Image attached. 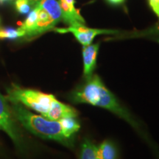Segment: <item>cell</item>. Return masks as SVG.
I'll use <instances>...</instances> for the list:
<instances>
[{
	"label": "cell",
	"instance_id": "obj_4",
	"mask_svg": "<svg viewBox=\"0 0 159 159\" xmlns=\"http://www.w3.org/2000/svg\"><path fill=\"white\" fill-rule=\"evenodd\" d=\"M7 101V99L0 94V128L11 137L18 148L22 149V136L16 124L15 118Z\"/></svg>",
	"mask_w": 159,
	"mask_h": 159
},
{
	"label": "cell",
	"instance_id": "obj_20",
	"mask_svg": "<svg viewBox=\"0 0 159 159\" xmlns=\"http://www.w3.org/2000/svg\"><path fill=\"white\" fill-rule=\"evenodd\" d=\"M8 1H11V0H0V3L2 4L4 2H8Z\"/></svg>",
	"mask_w": 159,
	"mask_h": 159
},
{
	"label": "cell",
	"instance_id": "obj_16",
	"mask_svg": "<svg viewBox=\"0 0 159 159\" xmlns=\"http://www.w3.org/2000/svg\"><path fill=\"white\" fill-rule=\"evenodd\" d=\"M148 5L159 20V0H148Z\"/></svg>",
	"mask_w": 159,
	"mask_h": 159
},
{
	"label": "cell",
	"instance_id": "obj_12",
	"mask_svg": "<svg viewBox=\"0 0 159 159\" xmlns=\"http://www.w3.org/2000/svg\"><path fill=\"white\" fill-rule=\"evenodd\" d=\"M38 22V10L34 7L33 11L29 13L27 19L24 21L20 28L25 32V36L28 38L34 37V33L37 27Z\"/></svg>",
	"mask_w": 159,
	"mask_h": 159
},
{
	"label": "cell",
	"instance_id": "obj_14",
	"mask_svg": "<svg viewBox=\"0 0 159 159\" xmlns=\"http://www.w3.org/2000/svg\"><path fill=\"white\" fill-rule=\"evenodd\" d=\"M25 32L22 29H5L0 30V39H16L18 38L25 37Z\"/></svg>",
	"mask_w": 159,
	"mask_h": 159
},
{
	"label": "cell",
	"instance_id": "obj_10",
	"mask_svg": "<svg viewBox=\"0 0 159 159\" xmlns=\"http://www.w3.org/2000/svg\"><path fill=\"white\" fill-rule=\"evenodd\" d=\"M97 159H117L118 151L116 145L110 140H105L97 147Z\"/></svg>",
	"mask_w": 159,
	"mask_h": 159
},
{
	"label": "cell",
	"instance_id": "obj_15",
	"mask_svg": "<svg viewBox=\"0 0 159 159\" xmlns=\"http://www.w3.org/2000/svg\"><path fill=\"white\" fill-rule=\"evenodd\" d=\"M16 8L21 14L29 13L31 10V4L29 0H16L15 3Z\"/></svg>",
	"mask_w": 159,
	"mask_h": 159
},
{
	"label": "cell",
	"instance_id": "obj_5",
	"mask_svg": "<svg viewBox=\"0 0 159 159\" xmlns=\"http://www.w3.org/2000/svg\"><path fill=\"white\" fill-rule=\"evenodd\" d=\"M55 30L60 33H72L77 41L83 47L91 44L94 38L99 35H111L119 33L118 30H114L90 28L85 25L69 26L66 28H56L55 29Z\"/></svg>",
	"mask_w": 159,
	"mask_h": 159
},
{
	"label": "cell",
	"instance_id": "obj_19",
	"mask_svg": "<svg viewBox=\"0 0 159 159\" xmlns=\"http://www.w3.org/2000/svg\"><path fill=\"white\" fill-rule=\"evenodd\" d=\"M41 1V0H29V2L31 4V5H34V6L36 5L37 4Z\"/></svg>",
	"mask_w": 159,
	"mask_h": 159
},
{
	"label": "cell",
	"instance_id": "obj_6",
	"mask_svg": "<svg viewBox=\"0 0 159 159\" xmlns=\"http://www.w3.org/2000/svg\"><path fill=\"white\" fill-rule=\"evenodd\" d=\"M99 48V43L85 46L83 47V77L88 79L94 75L97 66V59Z\"/></svg>",
	"mask_w": 159,
	"mask_h": 159
},
{
	"label": "cell",
	"instance_id": "obj_7",
	"mask_svg": "<svg viewBox=\"0 0 159 159\" xmlns=\"http://www.w3.org/2000/svg\"><path fill=\"white\" fill-rule=\"evenodd\" d=\"M62 13V19L69 26L85 25V20L75 8V0H60L58 2Z\"/></svg>",
	"mask_w": 159,
	"mask_h": 159
},
{
	"label": "cell",
	"instance_id": "obj_17",
	"mask_svg": "<svg viewBox=\"0 0 159 159\" xmlns=\"http://www.w3.org/2000/svg\"><path fill=\"white\" fill-rule=\"evenodd\" d=\"M145 35H159V24L144 33Z\"/></svg>",
	"mask_w": 159,
	"mask_h": 159
},
{
	"label": "cell",
	"instance_id": "obj_3",
	"mask_svg": "<svg viewBox=\"0 0 159 159\" xmlns=\"http://www.w3.org/2000/svg\"><path fill=\"white\" fill-rule=\"evenodd\" d=\"M7 101L11 103H20L27 108L33 109L41 116L46 117L56 98L54 95L46 94L40 91L21 88L12 84L7 89Z\"/></svg>",
	"mask_w": 159,
	"mask_h": 159
},
{
	"label": "cell",
	"instance_id": "obj_18",
	"mask_svg": "<svg viewBox=\"0 0 159 159\" xmlns=\"http://www.w3.org/2000/svg\"><path fill=\"white\" fill-rule=\"evenodd\" d=\"M106 1L113 5H119L124 2L125 0H106Z\"/></svg>",
	"mask_w": 159,
	"mask_h": 159
},
{
	"label": "cell",
	"instance_id": "obj_9",
	"mask_svg": "<svg viewBox=\"0 0 159 159\" xmlns=\"http://www.w3.org/2000/svg\"><path fill=\"white\" fill-rule=\"evenodd\" d=\"M77 111L70 105L64 104L56 99L52 105L46 118L50 120H60L65 117L77 116Z\"/></svg>",
	"mask_w": 159,
	"mask_h": 159
},
{
	"label": "cell",
	"instance_id": "obj_8",
	"mask_svg": "<svg viewBox=\"0 0 159 159\" xmlns=\"http://www.w3.org/2000/svg\"><path fill=\"white\" fill-rule=\"evenodd\" d=\"M38 10V22L35 29L34 37L37 36L41 33L54 29L55 26L59 22V20L52 16L45 9L37 4L35 6Z\"/></svg>",
	"mask_w": 159,
	"mask_h": 159
},
{
	"label": "cell",
	"instance_id": "obj_2",
	"mask_svg": "<svg viewBox=\"0 0 159 159\" xmlns=\"http://www.w3.org/2000/svg\"><path fill=\"white\" fill-rule=\"evenodd\" d=\"M10 107L15 119L32 134L41 138L56 141L67 148H74L75 140L66 136L60 120H50L33 114L20 103H12Z\"/></svg>",
	"mask_w": 159,
	"mask_h": 159
},
{
	"label": "cell",
	"instance_id": "obj_11",
	"mask_svg": "<svg viewBox=\"0 0 159 159\" xmlns=\"http://www.w3.org/2000/svg\"><path fill=\"white\" fill-rule=\"evenodd\" d=\"M77 117V116H69L60 119L64 134L67 138L71 140H75V134L78 132L80 128V124Z\"/></svg>",
	"mask_w": 159,
	"mask_h": 159
},
{
	"label": "cell",
	"instance_id": "obj_13",
	"mask_svg": "<svg viewBox=\"0 0 159 159\" xmlns=\"http://www.w3.org/2000/svg\"><path fill=\"white\" fill-rule=\"evenodd\" d=\"M79 159H97V147L89 139H85L81 143Z\"/></svg>",
	"mask_w": 159,
	"mask_h": 159
},
{
	"label": "cell",
	"instance_id": "obj_21",
	"mask_svg": "<svg viewBox=\"0 0 159 159\" xmlns=\"http://www.w3.org/2000/svg\"><path fill=\"white\" fill-rule=\"evenodd\" d=\"M156 41H158V42L159 43V38H158V39H156Z\"/></svg>",
	"mask_w": 159,
	"mask_h": 159
},
{
	"label": "cell",
	"instance_id": "obj_1",
	"mask_svg": "<svg viewBox=\"0 0 159 159\" xmlns=\"http://www.w3.org/2000/svg\"><path fill=\"white\" fill-rule=\"evenodd\" d=\"M69 99L75 104H89L111 111L126 121L152 146L139 123L134 119L133 115L122 106L97 75L94 74L89 78L84 79L83 83L77 85L70 93Z\"/></svg>",
	"mask_w": 159,
	"mask_h": 159
}]
</instances>
